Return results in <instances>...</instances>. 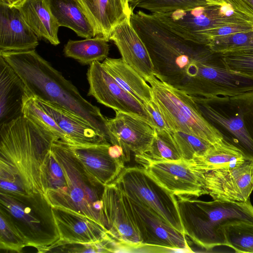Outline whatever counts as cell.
Instances as JSON below:
<instances>
[{
	"instance_id": "6da1fadb",
	"label": "cell",
	"mask_w": 253,
	"mask_h": 253,
	"mask_svg": "<svg viewBox=\"0 0 253 253\" xmlns=\"http://www.w3.org/2000/svg\"><path fill=\"white\" fill-rule=\"evenodd\" d=\"M130 22L148 49L155 76L192 96L202 97L205 70L218 53L179 36L152 14L133 12Z\"/></svg>"
},
{
	"instance_id": "7a4b0ae2",
	"label": "cell",
	"mask_w": 253,
	"mask_h": 253,
	"mask_svg": "<svg viewBox=\"0 0 253 253\" xmlns=\"http://www.w3.org/2000/svg\"><path fill=\"white\" fill-rule=\"evenodd\" d=\"M58 139L22 116L0 126V191L45 195L46 161Z\"/></svg>"
},
{
	"instance_id": "3957f363",
	"label": "cell",
	"mask_w": 253,
	"mask_h": 253,
	"mask_svg": "<svg viewBox=\"0 0 253 253\" xmlns=\"http://www.w3.org/2000/svg\"><path fill=\"white\" fill-rule=\"evenodd\" d=\"M0 56L13 68L35 98L69 111L86 121L111 143L114 136L107 118L99 108L85 99L77 87L35 49L0 51Z\"/></svg>"
},
{
	"instance_id": "277c9868",
	"label": "cell",
	"mask_w": 253,
	"mask_h": 253,
	"mask_svg": "<svg viewBox=\"0 0 253 253\" xmlns=\"http://www.w3.org/2000/svg\"><path fill=\"white\" fill-rule=\"evenodd\" d=\"M45 178L44 195L52 207L99 222L105 186L91 177L66 145L59 141H54L51 145L45 163Z\"/></svg>"
},
{
	"instance_id": "5b68a950",
	"label": "cell",
	"mask_w": 253,
	"mask_h": 253,
	"mask_svg": "<svg viewBox=\"0 0 253 253\" xmlns=\"http://www.w3.org/2000/svg\"><path fill=\"white\" fill-rule=\"evenodd\" d=\"M184 233L195 244L206 250L227 244L221 228L238 221L253 223V205L250 200L233 202L205 201L177 197Z\"/></svg>"
},
{
	"instance_id": "8992f818",
	"label": "cell",
	"mask_w": 253,
	"mask_h": 253,
	"mask_svg": "<svg viewBox=\"0 0 253 253\" xmlns=\"http://www.w3.org/2000/svg\"><path fill=\"white\" fill-rule=\"evenodd\" d=\"M223 139L253 161V91L231 96H192Z\"/></svg>"
},
{
	"instance_id": "52a82bcc",
	"label": "cell",
	"mask_w": 253,
	"mask_h": 253,
	"mask_svg": "<svg viewBox=\"0 0 253 253\" xmlns=\"http://www.w3.org/2000/svg\"><path fill=\"white\" fill-rule=\"evenodd\" d=\"M0 213L14 226L27 246L39 253L59 240L52 206L44 194L0 192Z\"/></svg>"
},
{
	"instance_id": "ba28073f",
	"label": "cell",
	"mask_w": 253,
	"mask_h": 253,
	"mask_svg": "<svg viewBox=\"0 0 253 253\" xmlns=\"http://www.w3.org/2000/svg\"><path fill=\"white\" fill-rule=\"evenodd\" d=\"M147 82L151 87L153 99L171 132L180 131L195 135L212 145L223 140L202 115L192 96L155 76L149 78Z\"/></svg>"
},
{
	"instance_id": "9c48e42d",
	"label": "cell",
	"mask_w": 253,
	"mask_h": 253,
	"mask_svg": "<svg viewBox=\"0 0 253 253\" xmlns=\"http://www.w3.org/2000/svg\"><path fill=\"white\" fill-rule=\"evenodd\" d=\"M113 183L125 195L146 206L184 234L176 196L158 183L142 167L125 168Z\"/></svg>"
},
{
	"instance_id": "30bf717a",
	"label": "cell",
	"mask_w": 253,
	"mask_h": 253,
	"mask_svg": "<svg viewBox=\"0 0 253 253\" xmlns=\"http://www.w3.org/2000/svg\"><path fill=\"white\" fill-rule=\"evenodd\" d=\"M220 7L207 4L153 15L171 32L186 40L202 45H205L203 34L209 29L234 25H253V19L248 16L238 12L227 16L221 12Z\"/></svg>"
},
{
	"instance_id": "8fae6325",
	"label": "cell",
	"mask_w": 253,
	"mask_h": 253,
	"mask_svg": "<svg viewBox=\"0 0 253 253\" xmlns=\"http://www.w3.org/2000/svg\"><path fill=\"white\" fill-rule=\"evenodd\" d=\"M121 192L126 210L144 247L193 252L184 234L175 229L146 206Z\"/></svg>"
},
{
	"instance_id": "7c38bea8",
	"label": "cell",
	"mask_w": 253,
	"mask_h": 253,
	"mask_svg": "<svg viewBox=\"0 0 253 253\" xmlns=\"http://www.w3.org/2000/svg\"><path fill=\"white\" fill-rule=\"evenodd\" d=\"M135 159L154 179L176 197L207 195L200 172L189 161H154L145 155H135Z\"/></svg>"
},
{
	"instance_id": "4fadbf2b",
	"label": "cell",
	"mask_w": 253,
	"mask_h": 253,
	"mask_svg": "<svg viewBox=\"0 0 253 253\" xmlns=\"http://www.w3.org/2000/svg\"><path fill=\"white\" fill-rule=\"evenodd\" d=\"M207 195L213 200L245 202L253 192V161L246 160L233 168L200 172Z\"/></svg>"
},
{
	"instance_id": "5bb4252c",
	"label": "cell",
	"mask_w": 253,
	"mask_h": 253,
	"mask_svg": "<svg viewBox=\"0 0 253 253\" xmlns=\"http://www.w3.org/2000/svg\"><path fill=\"white\" fill-rule=\"evenodd\" d=\"M99 221L118 248L144 247L125 207L121 192L114 183L105 186Z\"/></svg>"
},
{
	"instance_id": "9a60e30c",
	"label": "cell",
	"mask_w": 253,
	"mask_h": 253,
	"mask_svg": "<svg viewBox=\"0 0 253 253\" xmlns=\"http://www.w3.org/2000/svg\"><path fill=\"white\" fill-rule=\"evenodd\" d=\"M86 76L89 86L88 96H93L97 102L115 111L139 117L153 127L151 119L144 106L117 83L102 63L95 61L89 65Z\"/></svg>"
},
{
	"instance_id": "2e32d148",
	"label": "cell",
	"mask_w": 253,
	"mask_h": 253,
	"mask_svg": "<svg viewBox=\"0 0 253 253\" xmlns=\"http://www.w3.org/2000/svg\"><path fill=\"white\" fill-rule=\"evenodd\" d=\"M114 118H108L107 126L116 140L115 145L122 146L125 153V162L130 160V152L135 155L147 154L155 135V129L149 124L131 114L115 111Z\"/></svg>"
},
{
	"instance_id": "e0dca14e",
	"label": "cell",
	"mask_w": 253,
	"mask_h": 253,
	"mask_svg": "<svg viewBox=\"0 0 253 253\" xmlns=\"http://www.w3.org/2000/svg\"><path fill=\"white\" fill-rule=\"evenodd\" d=\"M64 144L85 172L104 186L113 183L125 168L123 159L110 154L109 142L88 145Z\"/></svg>"
},
{
	"instance_id": "ac0fdd59",
	"label": "cell",
	"mask_w": 253,
	"mask_h": 253,
	"mask_svg": "<svg viewBox=\"0 0 253 253\" xmlns=\"http://www.w3.org/2000/svg\"><path fill=\"white\" fill-rule=\"evenodd\" d=\"M52 209L60 237L54 244H97L112 240L99 222L61 208Z\"/></svg>"
},
{
	"instance_id": "d6986e66",
	"label": "cell",
	"mask_w": 253,
	"mask_h": 253,
	"mask_svg": "<svg viewBox=\"0 0 253 253\" xmlns=\"http://www.w3.org/2000/svg\"><path fill=\"white\" fill-rule=\"evenodd\" d=\"M110 40L118 47L123 60L146 82L153 76V64L148 49L133 27L130 17L125 19L112 30Z\"/></svg>"
},
{
	"instance_id": "ffe728a7",
	"label": "cell",
	"mask_w": 253,
	"mask_h": 253,
	"mask_svg": "<svg viewBox=\"0 0 253 253\" xmlns=\"http://www.w3.org/2000/svg\"><path fill=\"white\" fill-rule=\"evenodd\" d=\"M39 39L16 6L0 3V51L34 50Z\"/></svg>"
},
{
	"instance_id": "44dd1931",
	"label": "cell",
	"mask_w": 253,
	"mask_h": 253,
	"mask_svg": "<svg viewBox=\"0 0 253 253\" xmlns=\"http://www.w3.org/2000/svg\"><path fill=\"white\" fill-rule=\"evenodd\" d=\"M29 94L20 76L0 56V126L23 115V104Z\"/></svg>"
},
{
	"instance_id": "7402d4cb",
	"label": "cell",
	"mask_w": 253,
	"mask_h": 253,
	"mask_svg": "<svg viewBox=\"0 0 253 253\" xmlns=\"http://www.w3.org/2000/svg\"><path fill=\"white\" fill-rule=\"evenodd\" d=\"M91 21L97 36L108 42L113 29L133 12L128 0H79Z\"/></svg>"
},
{
	"instance_id": "603a6c76",
	"label": "cell",
	"mask_w": 253,
	"mask_h": 253,
	"mask_svg": "<svg viewBox=\"0 0 253 253\" xmlns=\"http://www.w3.org/2000/svg\"><path fill=\"white\" fill-rule=\"evenodd\" d=\"M38 105L48 114L68 137V145H88L109 142L97 129L82 118L64 109L36 98Z\"/></svg>"
},
{
	"instance_id": "cb8c5ba5",
	"label": "cell",
	"mask_w": 253,
	"mask_h": 253,
	"mask_svg": "<svg viewBox=\"0 0 253 253\" xmlns=\"http://www.w3.org/2000/svg\"><path fill=\"white\" fill-rule=\"evenodd\" d=\"M16 7L39 39H43L54 45L60 43L59 26L46 0H23Z\"/></svg>"
},
{
	"instance_id": "d4e9b609",
	"label": "cell",
	"mask_w": 253,
	"mask_h": 253,
	"mask_svg": "<svg viewBox=\"0 0 253 253\" xmlns=\"http://www.w3.org/2000/svg\"><path fill=\"white\" fill-rule=\"evenodd\" d=\"M59 27L72 30L85 39L97 36L95 28L79 0H46Z\"/></svg>"
},
{
	"instance_id": "484cf974",
	"label": "cell",
	"mask_w": 253,
	"mask_h": 253,
	"mask_svg": "<svg viewBox=\"0 0 253 253\" xmlns=\"http://www.w3.org/2000/svg\"><path fill=\"white\" fill-rule=\"evenodd\" d=\"M102 64L117 83L143 106L153 100L150 85L122 58L107 57Z\"/></svg>"
},
{
	"instance_id": "4316f807",
	"label": "cell",
	"mask_w": 253,
	"mask_h": 253,
	"mask_svg": "<svg viewBox=\"0 0 253 253\" xmlns=\"http://www.w3.org/2000/svg\"><path fill=\"white\" fill-rule=\"evenodd\" d=\"M246 160L240 151L223 139L213 145L204 155L195 157L189 162L197 171L206 172L217 169L235 167Z\"/></svg>"
},
{
	"instance_id": "83f0119b",
	"label": "cell",
	"mask_w": 253,
	"mask_h": 253,
	"mask_svg": "<svg viewBox=\"0 0 253 253\" xmlns=\"http://www.w3.org/2000/svg\"><path fill=\"white\" fill-rule=\"evenodd\" d=\"M108 42L100 36L79 41L70 40L64 46V54L82 64L90 65L95 61L104 60L107 57L109 51Z\"/></svg>"
},
{
	"instance_id": "f1b7e54d",
	"label": "cell",
	"mask_w": 253,
	"mask_h": 253,
	"mask_svg": "<svg viewBox=\"0 0 253 253\" xmlns=\"http://www.w3.org/2000/svg\"><path fill=\"white\" fill-rule=\"evenodd\" d=\"M227 247L236 253H253V223L238 221L221 228Z\"/></svg>"
},
{
	"instance_id": "f546056e",
	"label": "cell",
	"mask_w": 253,
	"mask_h": 253,
	"mask_svg": "<svg viewBox=\"0 0 253 253\" xmlns=\"http://www.w3.org/2000/svg\"><path fill=\"white\" fill-rule=\"evenodd\" d=\"M23 116L30 119L38 126L51 133L57 139L66 144L70 141L54 119L36 101L34 96L29 94L25 99L23 107Z\"/></svg>"
},
{
	"instance_id": "4dcf8cb0",
	"label": "cell",
	"mask_w": 253,
	"mask_h": 253,
	"mask_svg": "<svg viewBox=\"0 0 253 253\" xmlns=\"http://www.w3.org/2000/svg\"><path fill=\"white\" fill-rule=\"evenodd\" d=\"M144 155L154 161H177L182 159L172 132L168 130L155 129V135L149 150Z\"/></svg>"
},
{
	"instance_id": "1f68e13d",
	"label": "cell",
	"mask_w": 253,
	"mask_h": 253,
	"mask_svg": "<svg viewBox=\"0 0 253 253\" xmlns=\"http://www.w3.org/2000/svg\"><path fill=\"white\" fill-rule=\"evenodd\" d=\"M207 46L217 53L253 50V31L217 37L212 39Z\"/></svg>"
},
{
	"instance_id": "d6a6232c",
	"label": "cell",
	"mask_w": 253,
	"mask_h": 253,
	"mask_svg": "<svg viewBox=\"0 0 253 253\" xmlns=\"http://www.w3.org/2000/svg\"><path fill=\"white\" fill-rule=\"evenodd\" d=\"M172 132L182 159L187 161L204 155L213 145L195 135L180 131Z\"/></svg>"
},
{
	"instance_id": "836d02e7",
	"label": "cell",
	"mask_w": 253,
	"mask_h": 253,
	"mask_svg": "<svg viewBox=\"0 0 253 253\" xmlns=\"http://www.w3.org/2000/svg\"><path fill=\"white\" fill-rule=\"evenodd\" d=\"M207 4L206 0H140L135 7L144 9L155 14L193 8Z\"/></svg>"
},
{
	"instance_id": "e575fe53",
	"label": "cell",
	"mask_w": 253,
	"mask_h": 253,
	"mask_svg": "<svg viewBox=\"0 0 253 253\" xmlns=\"http://www.w3.org/2000/svg\"><path fill=\"white\" fill-rule=\"evenodd\" d=\"M0 249L22 252L27 244L14 226L1 213H0Z\"/></svg>"
},
{
	"instance_id": "d590c367",
	"label": "cell",
	"mask_w": 253,
	"mask_h": 253,
	"mask_svg": "<svg viewBox=\"0 0 253 253\" xmlns=\"http://www.w3.org/2000/svg\"><path fill=\"white\" fill-rule=\"evenodd\" d=\"M219 54L227 68L253 77V50L229 51Z\"/></svg>"
},
{
	"instance_id": "8d00e7d4",
	"label": "cell",
	"mask_w": 253,
	"mask_h": 253,
	"mask_svg": "<svg viewBox=\"0 0 253 253\" xmlns=\"http://www.w3.org/2000/svg\"><path fill=\"white\" fill-rule=\"evenodd\" d=\"M47 252L101 253L110 252L107 242L97 244L66 243L54 244L46 249Z\"/></svg>"
},
{
	"instance_id": "74e56055",
	"label": "cell",
	"mask_w": 253,
	"mask_h": 253,
	"mask_svg": "<svg viewBox=\"0 0 253 253\" xmlns=\"http://www.w3.org/2000/svg\"><path fill=\"white\" fill-rule=\"evenodd\" d=\"M143 106L151 119L154 129L170 131L162 113L153 99L144 104Z\"/></svg>"
},
{
	"instance_id": "f35d334b",
	"label": "cell",
	"mask_w": 253,
	"mask_h": 253,
	"mask_svg": "<svg viewBox=\"0 0 253 253\" xmlns=\"http://www.w3.org/2000/svg\"><path fill=\"white\" fill-rule=\"evenodd\" d=\"M237 12L253 19V0H224Z\"/></svg>"
},
{
	"instance_id": "ab89813d",
	"label": "cell",
	"mask_w": 253,
	"mask_h": 253,
	"mask_svg": "<svg viewBox=\"0 0 253 253\" xmlns=\"http://www.w3.org/2000/svg\"><path fill=\"white\" fill-rule=\"evenodd\" d=\"M208 4L222 6L226 3L224 0H206Z\"/></svg>"
},
{
	"instance_id": "60d3db41",
	"label": "cell",
	"mask_w": 253,
	"mask_h": 253,
	"mask_svg": "<svg viewBox=\"0 0 253 253\" xmlns=\"http://www.w3.org/2000/svg\"><path fill=\"white\" fill-rule=\"evenodd\" d=\"M23 0H9V5L11 6H16Z\"/></svg>"
},
{
	"instance_id": "b9f144b4",
	"label": "cell",
	"mask_w": 253,
	"mask_h": 253,
	"mask_svg": "<svg viewBox=\"0 0 253 253\" xmlns=\"http://www.w3.org/2000/svg\"><path fill=\"white\" fill-rule=\"evenodd\" d=\"M139 0H128V2H129V3L132 7V10L135 7L136 4L137 3V2Z\"/></svg>"
},
{
	"instance_id": "7bdbcfd3",
	"label": "cell",
	"mask_w": 253,
	"mask_h": 253,
	"mask_svg": "<svg viewBox=\"0 0 253 253\" xmlns=\"http://www.w3.org/2000/svg\"><path fill=\"white\" fill-rule=\"evenodd\" d=\"M0 3L9 5V0H0Z\"/></svg>"
}]
</instances>
